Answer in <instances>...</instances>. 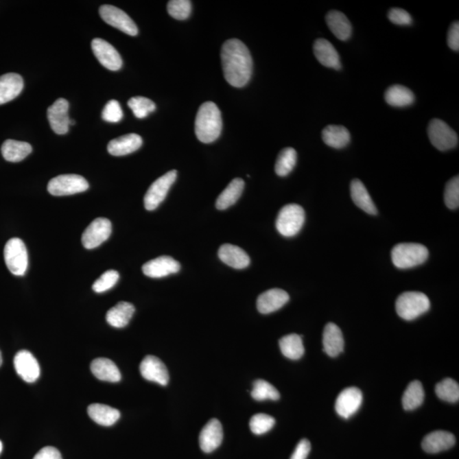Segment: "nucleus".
I'll list each match as a JSON object with an SVG mask.
<instances>
[{
  "instance_id": "f257e3e1",
  "label": "nucleus",
  "mask_w": 459,
  "mask_h": 459,
  "mask_svg": "<svg viewBox=\"0 0 459 459\" xmlns=\"http://www.w3.org/2000/svg\"><path fill=\"white\" fill-rule=\"evenodd\" d=\"M224 75L231 86L241 88L250 80L252 60L247 46L238 39H229L222 49Z\"/></svg>"
},
{
  "instance_id": "f03ea898",
  "label": "nucleus",
  "mask_w": 459,
  "mask_h": 459,
  "mask_svg": "<svg viewBox=\"0 0 459 459\" xmlns=\"http://www.w3.org/2000/svg\"><path fill=\"white\" fill-rule=\"evenodd\" d=\"M222 130V117L218 106L208 102L199 108L195 120V133L202 143H211L219 138Z\"/></svg>"
},
{
  "instance_id": "7ed1b4c3",
  "label": "nucleus",
  "mask_w": 459,
  "mask_h": 459,
  "mask_svg": "<svg viewBox=\"0 0 459 459\" xmlns=\"http://www.w3.org/2000/svg\"><path fill=\"white\" fill-rule=\"evenodd\" d=\"M428 257V248L419 244H397L391 252L393 264L399 269H409L422 265Z\"/></svg>"
},
{
  "instance_id": "20e7f679",
  "label": "nucleus",
  "mask_w": 459,
  "mask_h": 459,
  "mask_svg": "<svg viewBox=\"0 0 459 459\" xmlns=\"http://www.w3.org/2000/svg\"><path fill=\"white\" fill-rule=\"evenodd\" d=\"M430 308L429 298L421 292H405L397 298L396 309L401 318L412 321Z\"/></svg>"
},
{
  "instance_id": "39448f33",
  "label": "nucleus",
  "mask_w": 459,
  "mask_h": 459,
  "mask_svg": "<svg viewBox=\"0 0 459 459\" xmlns=\"http://www.w3.org/2000/svg\"><path fill=\"white\" fill-rule=\"evenodd\" d=\"M305 220L304 209L298 204H287L281 209L277 216L276 227L281 235L294 237L300 233Z\"/></svg>"
},
{
  "instance_id": "423d86ee",
  "label": "nucleus",
  "mask_w": 459,
  "mask_h": 459,
  "mask_svg": "<svg viewBox=\"0 0 459 459\" xmlns=\"http://www.w3.org/2000/svg\"><path fill=\"white\" fill-rule=\"evenodd\" d=\"M3 257L7 268L15 276H24L28 268L26 245L20 238H12L5 244Z\"/></svg>"
},
{
  "instance_id": "0eeeda50",
  "label": "nucleus",
  "mask_w": 459,
  "mask_h": 459,
  "mask_svg": "<svg viewBox=\"0 0 459 459\" xmlns=\"http://www.w3.org/2000/svg\"><path fill=\"white\" fill-rule=\"evenodd\" d=\"M428 135L434 147L441 152L450 150L458 143L457 133L444 121L438 119L429 123Z\"/></svg>"
},
{
  "instance_id": "6e6552de",
  "label": "nucleus",
  "mask_w": 459,
  "mask_h": 459,
  "mask_svg": "<svg viewBox=\"0 0 459 459\" xmlns=\"http://www.w3.org/2000/svg\"><path fill=\"white\" fill-rule=\"evenodd\" d=\"M48 191L53 196H69L89 189V183L78 174H62L53 178L48 184Z\"/></svg>"
},
{
  "instance_id": "1a4fd4ad",
  "label": "nucleus",
  "mask_w": 459,
  "mask_h": 459,
  "mask_svg": "<svg viewBox=\"0 0 459 459\" xmlns=\"http://www.w3.org/2000/svg\"><path fill=\"white\" fill-rule=\"evenodd\" d=\"M176 170H172V172L163 174V176L158 178L152 184L144 198V205L147 211H155L160 204L165 200L170 187L176 181Z\"/></svg>"
},
{
  "instance_id": "9d476101",
  "label": "nucleus",
  "mask_w": 459,
  "mask_h": 459,
  "mask_svg": "<svg viewBox=\"0 0 459 459\" xmlns=\"http://www.w3.org/2000/svg\"><path fill=\"white\" fill-rule=\"evenodd\" d=\"M103 21L130 36H137L138 27L123 10L113 5H102L99 10Z\"/></svg>"
},
{
  "instance_id": "9b49d317",
  "label": "nucleus",
  "mask_w": 459,
  "mask_h": 459,
  "mask_svg": "<svg viewBox=\"0 0 459 459\" xmlns=\"http://www.w3.org/2000/svg\"><path fill=\"white\" fill-rule=\"evenodd\" d=\"M112 233V223L106 218L95 219L84 231L82 244L87 249H93L108 239Z\"/></svg>"
},
{
  "instance_id": "f8f14e48",
  "label": "nucleus",
  "mask_w": 459,
  "mask_h": 459,
  "mask_svg": "<svg viewBox=\"0 0 459 459\" xmlns=\"http://www.w3.org/2000/svg\"><path fill=\"white\" fill-rule=\"evenodd\" d=\"M92 51L103 67L110 71H119L123 60L117 49L102 38H95L91 43Z\"/></svg>"
},
{
  "instance_id": "ddd939ff",
  "label": "nucleus",
  "mask_w": 459,
  "mask_h": 459,
  "mask_svg": "<svg viewBox=\"0 0 459 459\" xmlns=\"http://www.w3.org/2000/svg\"><path fill=\"white\" fill-rule=\"evenodd\" d=\"M14 366L17 375L27 383L37 381L40 376V366L31 352L23 350L17 352L14 358Z\"/></svg>"
},
{
  "instance_id": "4468645a",
  "label": "nucleus",
  "mask_w": 459,
  "mask_h": 459,
  "mask_svg": "<svg viewBox=\"0 0 459 459\" xmlns=\"http://www.w3.org/2000/svg\"><path fill=\"white\" fill-rule=\"evenodd\" d=\"M362 403V393L357 387H349L340 392L336 402L337 414L349 419L359 410Z\"/></svg>"
},
{
  "instance_id": "2eb2a0df",
  "label": "nucleus",
  "mask_w": 459,
  "mask_h": 459,
  "mask_svg": "<svg viewBox=\"0 0 459 459\" xmlns=\"http://www.w3.org/2000/svg\"><path fill=\"white\" fill-rule=\"evenodd\" d=\"M140 371L141 376L148 381L154 382L163 386L169 384L168 369L165 364L154 355H148L142 360Z\"/></svg>"
},
{
  "instance_id": "dca6fc26",
  "label": "nucleus",
  "mask_w": 459,
  "mask_h": 459,
  "mask_svg": "<svg viewBox=\"0 0 459 459\" xmlns=\"http://www.w3.org/2000/svg\"><path fill=\"white\" fill-rule=\"evenodd\" d=\"M69 109V103L63 98L58 99L48 108V120L56 134H65L69 132L71 119Z\"/></svg>"
},
{
  "instance_id": "f3484780",
  "label": "nucleus",
  "mask_w": 459,
  "mask_h": 459,
  "mask_svg": "<svg viewBox=\"0 0 459 459\" xmlns=\"http://www.w3.org/2000/svg\"><path fill=\"white\" fill-rule=\"evenodd\" d=\"M180 270V263L170 256L166 255L152 259L142 266V272L145 276L152 279H161L177 273Z\"/></svg>"
},
{
  "instance_id": "a211bd4d",
  "label": "nucleus",
  "mask_w": 459,
  "mask_h": 459,
  "mask_svg": "<svg viewBox=\"0 0 459 459\" xmlns=\"http://www.w3.org/2000/svg\"><path fill=\"white\" fill-rule=\"evenodd\" d=\"M223 440V428L218 419H213L201 430L199 436V445L202 451L212 453L222 445Z\"/></svg>"
},
{
  "instance_id": "6ab92c4d",
  "label": "nucleus",
  "mask_w": 459,
  "mask_h": 459,
  "mask_svg": "<svg viewBox=\"0 0 459 459\" xmlns=\"http://www.w3.org/2000/svg\"><path fill=\"white\" fill-rule=\"evenodd\" d=\"M288 301L290 295L280 288H273L259 295L257 300L258 311L261 314H270L283 307Z\"/></svg>"
},
{
  "instance_id": "aec40b11",
  "label": "nucleus",
  "mask_w": 459,
  "mask_h": 459,
  "mask_svg": "<svg viewBox=\"0 0 459 459\" xmlns=\"http://www.w3.org/2000/svg\"><path fill=\"white\" fill-rule=\"evenodd\" d=\"M456 443L453 434L443 430H437L428 434L422 441L423 449L428 454H438L450 449Z\"/></svg>"
},
{
  "instance_id": "412c9836",
  "label": "nucleus",
  "mask_w": 459,
  "mask_h": 459,
  "mask_svg": "<svg viewBox=\"0 0 459 459\" xmlns=\"http://www.w3.org/2000/svg\"><path fill=\"white\" fill-rule=\"evenodd\" d=\"M323 351L331 357H336L344 351V340L342 331L334 323H327L323 331Z\"/></svg>"
},
{
  "instance_id": "4be33fe9",
  "label": "nucleus",
  "mask_w": 459,
  "mask_h": 459,
  "mask_svg": "<svg viewBox=\"0 0 459 459\" xmlns=\"http://www.w3.org/2000/svg\"><path fill=\"white\" fill-rule=\"evenodd\" d=\"M220 261L235 269L247 268L250 264V259L246 252L233 244H223L218 252Z\"/></svg>"
},
{
  "instance_id": "5701e85b",
  "label": "nucleus",
  "mask_w": 459,
  "mask_h": 459,
  "mask_svg": "<svg viewBox=\"0 0 459 459\" xmlns=\"http://www.w3.org/2000/svg\"><path fill=\"white\" fill-rule=\"evenodd\" d=\"M314 54L322 66L340 70L341 63L339 53L329 41L325 38H319L314 44Z\"/></svg>"
},
{
  "instance_id": "b1692460",
  "label": "nucleus",
  "mask_w": 459,
  "mask_h": 459,
  "mask_svg": "<svg viewBox=\"0 0 459 459\" xmlns=\"http://www.w3.org/2000/svg\"><path fill=\"white\" fill-rule=\"evenodd\" d=\"M23 87V78L19 74L12 73L0 76V105L16 98Z\"/></svg>"
},
{
  "instance_id": "393cba45",
  "label": "nucleus",
  "mask_w": 459,
  "mask_h": 459,
  "mask_svg": "<svg viewBox=\"0 0 459 459\" xmlns=\"http://www.w3.org/2000/svg\"><path fill=\"white\" fill-rule=\"evenodd\" d=\"M142 145V138L137 134H129L109 142L108 151L116 156H126L137 152Z\"/></svg>"
},
{
  "instance_id": "a878e982",
  "label": "nucleus",
  "mask_w": 459,
  "mask_h": 459,
  "mask_svg": "<svg viewBox=\"0 0 459 459\" xmlns=\"http://www.w3.org/2000/svg\"><path fill=\"white\" fill-rule=\"evenodd\" d=\"M91 369L96 379L102 381L117 383L121 380V373L117 365L108 358L95 359Z\"/></svg>"
},
{
  "instance_id": "bb28decb",
  "label": "nucleus",
  "mask_w": 459,
  "mask_h": 459,
  "mask_svg": "<svg viewBox=\"0 0 459 459\" xmlns=\"http://www.w3.org/2000/svg\"><path fill=\"white\" fill-rule=\"evenodd\" d=\"M326 21L329 30L337 38L346 41L351 38L352 27L346 16L338 10H332L326 16Z\"/></svg>"
},
{
  "instance_id": "cd10ccee",
  "label": "nucleus",
  "mask_w": 459,
  "mask_h": 459,
  "mask_svg": "<svg viewBox=\"0 0 459 459\" xmlns=\"http://www.w3.org/2000/svg\"><path fill=\"white\" fill-rule=\"evenodd\" d=\"M134 311V306L132 304L119 302L106 313V322L116 329H122L129 325Z\"/></svg>"
},
{
  "instance_id": "c85d7f7f",
  "label": "nucleus",
  "mask_w": 459,
  "mask_h": 459,
  "mask_svg": "<svg viewBox=\"0 0 459 459\" xmlns=\"http://www.w3.org/2000/svg\"><path fill=\"white\" fill-rule=\"evenodd\" d=\"M351 194L352 200L358 208H360L369 215H376L378 213L375 202L370 197L364 184L360 180H353L351 184Z\"/></svg>"
},
{
  "instance_id": "c756f323",
  "label": "nucleus",
  "mask_w": 459,
  "mask_h": 459,
  "mask_svg": "<svg viewBox=\"0 0 459 459\" xmlns=\"http://www.w3.org/2000/svg\"><path fill=\"white\" fill-rule=\"evenodd\" d=\"M88 414L92 421L102 426H112L120 419V412L117 409L104 404L89 405Z\"/></svg>"
},
{
  "instance_id": "7c9ffc66",
  "label": "nucleus",
  "mask_w": 459,
  "mask_h": 459,
  "mask_svg": "<svg viewBox=\"0 0 459 459\" xmlns=\"http://www.w3.org/2000/svg\"><path fill=\"white\" fill-rule=\"evenodd\" d=\"M33 151L32 145L27 142L15 140H7L1 148L2 155L6 161L17 163L23 161Z\"/></svg>"
},
{
  "instance_id": "2f4dec72",
  "label": "nucleus",
  "mask_w": 459,
  "mask_h": 459,
  "mask_svg": "<svg viewBox=\"0 0 459 459\" xmlns=\"http://www.w3.org/2000/svg\"><path fill=\"white\" fill-rule=\"evenodd\" d=\"M322 140L330 148L340 149L346 147L351 141V134L342 126H329L322 130Z\"/></svg>"
},
{
  "instance_id": "473e14b6",
  "label": "nucleus",
  "mask_w": 459,
  "mask_h": 459,
  "mask_svg": "<svg viewBox=\"0 0 459 459\" xmlns=\"http://www.w3.org/2000/svg\"><path fill=\"white\" fill-rule=\"evenodd\" d=\"M244 189V181L240 178L234 179L217 198L216 208L220 211H225L236 204L243 193Z\"/></svg>"
},
{
  "instance_id": "72a5a7b5",
  "label": "nucleus",
  "mask_w": 459,
  "mask_h": 459,
  "mask_svg": "<svg viewBox=\"0 0 459 459\" xmlns=\"http://www.w3.org/2000/svg\"><path fill=\"white\" fill-rule=\"evenodd\" d=\"M388 104L396 108H405L414 102L415 96L408 88L396 84L390 87L384 95Z\"/></svg>"
},
{
  "instance_id": "f704fd0d",
  "label": "nucleus",
  "mask_w": 459,
  "mask_h": 459,
  "mask_svg": "<svg viewBox=\"0 0 459 459\" xmlns=\"http://www.w3.org/2000/svg\"><path fill=\"white\" fill-rule=\"evenodd\" d=\"M280 350L284 357L291 360H298L305 353L302 337L298 334H288L279 340Z\"/></svg>"
},
{
  "instance_id": "c9c22d12",
  "label": "nucleus",
  "mask_w": 459,
  "mask_h": 459,
  "mask_svg": "<svg viewBox=\"0 0 459 459\" xmlns=\"http://www.w3.org/2000/svg\"><path fill=\"white\" fill-rule=\"evenodd\" d=\"M425 399V390L419 380H414L408 384L402 397V405L407 411H412L421 407Z\"/></svg>"
},
{
  "instance_id": "e433bc0d",
  "label": "nucleus",
  "mask_w": 459,
  "mask_h": 459,
  "mask_svg": "<svg viewBox=\"0 0 459 459\" xmlns=\"http://www.w3.org/2000/svg\"><path fill=\"white\" fill-rule=\"evenodd\" d=\"M297 152L294 148H287L281 151L277 156L275 172L277 176H287L290 174L296 165Z\"/></svg>"
},
{
  "instance_id": "4c0bfd02",
  "label": "nucleus",
  "mask_w": 459,
  "mask_h": 459,
  "mask_svg": "<svg viewBox=\"0 0 459 459\" xmlns=\"http://www.w3.org/2000/svg\"><path fill=\"white\" fill-rule=\"evenodd\" d=\"M251 396L256 401H277L280 398L279 391L266 380H255L252 384Z\"/></svg>"
},
{
  "instance_id": "58836bf2",
  "label": "nucleus",
  "mask_w": 459,
  "mask_h": 459,
  "mask_svg": "<svg viewBox=\"0 0 459 459\" xmlns=\"http://www.w3.org/2000/svg\"><path fill=\"white\" fill-rule=\"evenodd\" d=\"M436 396L440 400L455 403L459 399V386L458 383L453 379H445L443 381L436 384Z\"/></svg>"
},
{
  "instance_id": "ea45409f",
  "label": "nucleus",
  "mask_w": 459,
  "mask_h": 459,
  "mask_svg": "<svg viewBox=\"0 0 459 459\" xmlns=\"http://www.w3.org/2000/svg\"><path fill=\"white\" fill-rule=\"evenodd\" d=\"M128 106L132 110L134 115L140 119H145L156 109L154 102L150 99L141 97V96L131 98L128 102Z\"/></svg>"
},
{
  "instance_id": "a19ab883",
  "label": "nucleus",
  "mask_w": 459,
  "mask_h": 459,
  "mask_svg": "<svg viewBox=\"0 0 459 459\" xmlns=\"http://www.w3.org/2000/svg\"><path fill=\"white\" fill-rule=\"evenodd\" d=\"M275 419L268 414H258L252 416L249 422L251 432L255 435H263L268 433L275 425Z\"/></svg>"
},
{
  "instance_id": "79ce46f5",
  "label": "nucleus",
  "mask_w": 459,
  "mask_h": 459,
  "mask_svg": "<svg viewBox=\"0 0 459 459\" xmlns=\"http://www.w3.org/2000/svg\"><path fill=\"white\" fill-rule=\"evenodd\" d=\"M168 13L176 20H186L191 12V2L188 0H172L168 3Z\"/></svg>"
},
{
  "instance_id": "37998d69",
  "label": "nucleus",
  "mask_w": 459,
  "mask_h": 459,
  "mask_svg": "<svg viewBox=\"0 0 459 459\" xmlns=\"http://www.w3.org/2000/svg\"><path fill=\"white\" fill-rule=\"evenodd\" d=\"M119 279V274L115 270H109L103 273L92 286L95 293H104L116 285Z\"/></svg>"
},
{
  "instance_id": "c03bdc74",
  "label": "nucleus",
  "mask_w": 459,
  "mask_h": 459,
  "mask_svg": "<svg viewBox=\"0 0 459 459\" xmlns=\"http://www.w3.org/2000/svg\"><path fill=\"white\" fill-rule=\"evenodd\" d=\"M444 200L447 207L457 209L459 206V178H453L448 181L444 192Z\"/></svg>"
},
{
  "instance_id": "a18cd8bd",
  "label": "nucleus",
  "mask_w": 459,
  "mask_h": 459,
  "mask_svg": "<svg viewBox=\"0 0 459 459\" xmlns=\"http://www.w3.org/2000/svg\"><path fill=\"white\" fill-rule=\"evenodd\" d=\"M103 120L109 123H119L122 120L123 113L122 108H121L119 102L115 99L106 103L104 109H103L102 115Z\"/></svg>"
},
{
  "instance_id": "49530a36",
  "label": "nucleus",
  "mask_w": 459,
  "mask_h": 459,
  "mask_svg": "<svg viewBox=\"0 0 459 459\" xmlns=\"http://www.w3.org/2000/svg\"><path fill=\"white\" fill-rule=\"evenodd\" d=\"M388 17H389L391 23L400 25V26H408V25H411L412 23V19L410 14L405 12L403 9H391L389 14H388Z\"/></svg>"
},
{
  "instance_id": "de8ad7c7",
  "label": "nucleus",
  "mask_w": 459,
  "mask_h": 459,
  "mask_svg": "<svg viewBox=\"0 0 459 459\" xmlns=\"http://www.w3.org/2000/svg\"><path fill=\"white\" fill-rule=\"evenodd\" d=\"M447 44L451 49L458 51L459 49V24L454 23L448 30Z\"/></svg>"
},
{
  "instance_id": "09e8293b",
  "label": "nucleus",
  "mask_w": 459,
  "mask_h": 459,
  "mask_svg": "<svg viewBox=\"0 0 459 459\" xmlns=\"http://www.w3.org/2000/svg\"><path fill=\"white\" fill-rule=\"evenodd\" d=\"M311 443L307 439H303L298 443L296 448L292 454L290 459H306L311 451Z\"/></svg>"
},
{
  "instance_id": "8fccbe9b",
  "label": "nucleus",
  "mask_w": 459,
  "mask_h": 459,
  "mask_svg": "<svg viewBox=\"0 0 459 459\" xmlns=\"http://www.w3.org/2000/svg\"><path fill=\"white\" fill-rule=\"evenodd\" d=\"M33 459H62V457L56 448L46 447L42 448Z\"/></svg>"
},
{
  "instance_id": "3c124183",
  "label": "nucleus",
  "mask_w": 459,
  "mask_h": 459,
  "mask_svg": "<svg viewBox=\"0 0 459 459\" xmlns=\"http://www.w3.org/2000/svg\"><path fill=\"white\" fill-rule=\"evenodd\" d=\"M2 364H3L2 353L1 351H0V366H1Z\"/></svg>"
},
{
  "instance_id": "603ef678",
  "label": "nucleus",
  "mask_w": 459,
  "mask_h": 459,
  "mask_svg": "<svg viewBox=\"0 0 459 459\" xmlns=\"http://www.w3.org/2000/svg\"><path fill=\"white\" fill-rule=\"evenodd\" d=\"M3 451V444L1 443V440H0V454H1Z\"/></svg>"
},
{
  "instance_id": "864d4df0",
  "label": "nucleus",
  "mask_w": 459,
  "mask_h": 459,
  "mask_svg": "<svg viewBox=\"0 0 459 459\" xmlns=\"http://www.w3.org/2000/svg\"><path fill=\"white\" fill-rule=\"evenodd\" d=\"M73 124H75V121L73 119H70V126H73Z\"/></svg>"
}]
</instances>
